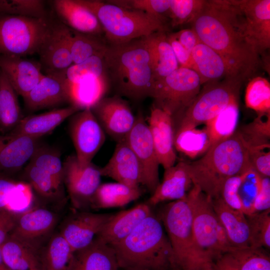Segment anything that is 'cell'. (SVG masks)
Masks as SVG:
<instances>
[{"mask_svg": "<svg viewBox=\"0 0 270 270\" xmlns=\"http://www.w3.org/2000/svg\"><path fill=\"white\" fill-rule=\"evenodd\" d=\"M200 42L218 52L234 78H252L260 54L248 34L244 16L233 0H208L191 23Z\"/></svg>", "mask_w": 270, "mask_h": 270, "instance_id": "cell-1", "label": "cell"}, {"mask_svg": "<svg viewBox=\"0 0 270 270\" xmlns=\"http://www.w3.org/2000/svg\"><path fill=\"white\" fill-rule=\"evenodd\" d=\"M104 58L106 74L117 95L136 101L152 96L155 76L148 36L108 44Z\"/></svg>", "mask_w": 270, "mask_h": 270, "instance_id": "cell-2", "label": "cell"}, {"mask_svg": "<svg viewBox=\"0 0 270 270\" xmlns=\"http://www.w3.org/2000/svg\"><path fill=\"white\" fill-rule=\"evenodd\" d=\"M110 246L120 268L174 270L172 247L153 212L128 236Z\"/></svg>", "mask_w": 270, "mask_h": 270, "instance_id": "cell-3", "label": "cell"}, {"mask_svg": "<svg viewBox=\"0 0 270 270\" xmlns=\"http://www.w3.org/2000/svg\"><path fill=\"white\" fill-rule=\"evenodd\" d=\"M250 166L249 146L240 131L212 145L200 159L188 163L194 185L212 200L220 197L228 179L242 173Z\"/></svg>", "mask_w": 270, "mask_h": 270, "instance_id": "cell-4", "label": "cell"}, {"mask_svg": "<svg viewBox=\"0 0 270 270\" xmlns=\"http://www.w3.org/2000/svg\"><path fill=\"white\" fill-rule=\"evenodd\" d=\"M98 18L108 44H117L166 30V22L140 10L98 0H80Z\"/></svg>", "mask_w": 270, "mask_h": 270, "instance_id": "cell-5", "label": "cell"}, {"mask_svg": "<svg viewBox=\"0 0 270 270\" xmlns=\"http://www.w3.org/2000/svg\"><path fill=\"white\" fill-rule=\"evenodd\" d=\"M198 188L194 185L185 198L165 204L158 216L172 247L174 270H188L206 262L198 252L193 234V204Z\"/></svg>", "mask_w": 270, "mask_h": 270, "instance_id": "cell-6", "label": "cell"}, {"mask_svg": "<svg viewBox=\"0 0 270 270\" xmlns=\"http://www.w3.org/2000/svg\"><path fill=\"white\" fill-rule=\"evenodd\" d=\"M52 23L47 18L0 14V55L38 54Z\"/></svg>", "mask_w": 270, "mask_h": 270, "instance_id": "cell-7", "label": "cell"}, {"mask_svg": "<svg viewBox=\"0 0 270 270\" xmlns=\"http://www.w3.org/2000/svg\"><path fill=\"white\" fill-rule=\"evenodd\" d=\"M242 84L236 79L228 78L204 84L193 102L177 120L174 131L205 124L230 104L238 100Z\"/></svg>", "mask_w": 270, "mask_h": 270, "instance_id": "cell-8", "label": "cell"}, {"mask_svg": "<svg viewBox=\"0 0 270 270\" xmlns=\"http://www.w3.org/2000/svg\"><path fill=\"white\" fill-rule=\"evenodd\" d=\"M200 79L194 70L178 68L164 78L155 82L151 98L154 105L177 120L200 90Z\"/></svg>", "mask_w": 270, "mask_h": 270, "instance_id": "cell-9", "label": "cell"}, {"mask_svg": "<svg viewBox=\"0 0 270 270\" xmlns=\"http://www.w3.org/2000/svg\"><path fill=\"white\" fill-rule=\"evenodd\" d=\"M100 168L92 162L80 166L76 156H68L64 162V184L74 210L90 208L94 196L101 184Z\"/></svg>", "mask_w": 270, "mask_h": 270, "instance_id": "cell-10", "label": "cell"}, {"mask_svg": "<svg viewBox=\"0 0 270 270\" xmlns=\"http://www.w3.org/2000/svg\"><path fill=\"white\" fill-rule=\"evenodd\" d=\"M217 222L212 199L198 187L193 204V234L198 252L206 262L221 256L216 243Z\"/></svg>", "mask_w": 270, "mask_h": 270, "instance_id": "cell-11", "label": "cell"}, {"mask_svg": "<svg viewBox=\"0 0 270 270\" xmlns=\"http://www.w3.org/2000/svg\"><path fill=\"white\" fill-rule=\"evenodd\" d=\"M70 134L78 164L92 162L106 140L105 132L90 108L80 110L72 116Z\"/></svg>", "mask_w": 270, "mask_h": 270, "instance_id": "cell-12", "label": "cell"}, {"mask_svg": "<svg viewBox=\"0 0 270 270\" xmlns=\"http://www.w3.org/2000/svg\"><path fill=\"white\" fill-rule=\"evenodd\" d=\"M126 140L140 164L142 185L152 194L160 184V164L147 122L142 113L136 116L135 124Z\"/></svg>", "mask_w": 270, "mask_h": 270, "instance_id": "cell-13", "label": "cell"}, {"mask_svg": "<svg viewBox=\"0 0 270 270\" xmlns=\"http://www.w3.org/2000/svg\"><path fill=\"white\" fill-rule=\"evenodd\" d=\"M58 221V214L46 208L19 212L10 236L42 250L46 240L53 234Z\"/></svg>", "mask_w": 270, "mask_h": 270, "instance_id": "cell-14", "label": "cell"}, {"mask_svg": "<svg viewBox=\"0 0 270 270\" xmlns=\"http://www.w3.org/2000/svg\"><path fill=\"white\" fill-rule=\"evenodd\" d=\"M90 109L104 132L117 142L126 139L136 122L128 104L117 94L104 96Z\"/></svg>", "mask_w": 270, "mask_h": 270, "instance_id": "cell-15", "label": "cell"}, {"mask_svg": "<svg viewBox=\"0 0 270 270\" xmlns=\"http://www.w3.org/2000/svg\"><path fill=\"white\" fill-rule=\"evenodd\" d=\"M71 30L63 22L52 23L38 54L46 74H64L73 64L70 51Z\"/></svg>", "mask_w": 270, "mask_h": 270, "instance_id": "cell-16", "label": "cell"}, {"mask_svg": "<svg viewBox=\"0 0 270 270\" xmlns=\"http://www.w3.org/2000/svg\"><path fill=\"white\" fill-rule=\"evenodd\" d=\"M113 215L74 210L64 220L59 232L74 252L90 244Z\"/></svg>", "mask_w": 270, "mask_h": 270, "instance_id": "cell-17", "label": "cell"}, {"mask_svg": "<svg viewBox=\"0 0 270 270\" xmlns=\"http://www.w3.org/2000/svg\"><path fill=\"white\" fill-rule=\"evenodd\" d=\"M147 124L160 164L164 169L173 166L176 154L174 145V122L172 115L154 105Z\"/></svg>", "mask_w": 270, "mask_h": 270, "instance_id": "cell-18", "label": "cell"}, {"mask_svg": "<svg viewBox=\"0 0 270 270\" xmlns=\"http://www.w3.org/2000/svg\"><path fill=\"white\" fill-rule=\"evenodd\" d=\"M38 139L10 132L0 134V174L13 177L20 170L38 147Z\"/></svg>", "mask_w": 270, "mask_h": 270, "instance_id": "cell-19", "label": "cell"}, {"mask_svg": "<svg viewBox=\"0 0 270 270\" xmlns=\"http://www.w3.org/2000/svg\"><path fill=\"white\" fill-rule=\"evenodd\" d=\"M233 1L243 14L248 34L260 54L270 46V0Z\"/></svg>", "mask_w": 270, "mask_h": 270, "instance_id": "cell-20", "label": "cell"}, {"mask_svg": "<svg viewBox=\"0 0 270 270\" xmlns=\"http://www.w3.org/2000/svg\"><path fill=\"white\" fill-rule=\"evenodd\" d=\"M100 170L102 176L110 178L130 187L139 188L142 185L140 164L126 139L117 142L112 157Z\"/></svg>", "mask_w": 270, "mask_h": 270, "instance_id": "cell-21", "label": "cell"}, {"mask_svg": "<svg viewBox=\"0 0 270 270\" xmlns=\"http://www.w3.org/2000/svg\"><path fill=\"white\" fill-rule=\"evenodd\" d=\"M0 70L23 98L44 75L39 62L17 56L0 55Z\"/></svg>", "mask_w": 270, "mask_h": 270, "instance_id": "cell-22", "label": "cell"}, {"mask_svg": "<svg viewBox=\"0 0 270 270\" xmlns=\"http://www.w3.org/2000/svg\"><path fill=\"white\" fill-rule=\"evenodd\" d=\"M164 170L162 182L146 202L151 206L168 200L183 199L194 186L188 162L180 161Z\"/></svg>", "mask_w": 270, "mask_h": 270, "instance_id": "cell-23", "label": "cell"}, {"mask_svg": "<svg viewBox=\"0 0 270 270\" xmlns=\"http://www.w3.org/2000/svg\"><path fill=\"white\" fill-rule=\"evenodd\" d=\"M23 98L26 107L30 111L50 108L68 102L64 74H44Z\"/></svg>", "mask_w": 270, "mask_h": 270, "instance_id": "cell-24", "label": "cell"}, {"mask_svg": "<svg viewBox=\"0 0 270 270\" xmlns=\"http://www.w3.org/2000/svg\"><path fill=\"white\" fill-rule=\"evenodd\" d=\"M52 3L57 14L71 30L101 36L104 35L96 16L80 0H54Z\"/></svg>", "mask_w": 270, "mask_h": 270, "instance_id": "cell-25", "label": "cell"}, {"mask_svg": "<svg viewBox=\"0 0 270 270\" xmlns=\"http://www.w3.org/2000/svg\"><path fill=\"white\" fill-rule=\"evenodd\" d=\"M113 248L98 237L74 252L68 270H119Z\"/></svg>", "mask_w": 270, "mask_h": 270, "instance_id": "cell-26", "label": "cell"}, {"mask_svg": "<svg viewBox=\"0 0 270 270\" xmlns=\"http://www.w3.org/2000/svg\"><path fill=\"white\" fill-rule=\"evenodd\" d=\"M152 212L150 206L142 203L114 214L96 237L110 246L114 245L128 236Z\"/></svg>", "mask_w": 270, "mask_h": 270, "instance_id": "cell-27", "label": "cell"}, {"mask_svg": "<svg viewBox=\"0 0 270 270\" xmlns=\"http://www.w3.org/2000/svg\"><path fill=\"white\" fill-rule=\"evenodd\" d=\"M80 110L70 105L40 114L28 116L23 118L10 132L40 138L50 133L65 120Z\"/></svg>", "mask_w": 270, "mask_h": 270, "instance_id": "cell-28", "label": "cell"}, {"mask_svg": "<svg viewBox=\"0 0 270 270\" xmlns=\"http://www.w3.org/2000/svg\"><path fill=\"white\" fill-rule=\"evenodd\" d=\"M214 210L236 248H250L249 226L246 216L228 206L219 197L212 200Z\"/></svg>", "mask_w": 270, "mask_h": 270, "instance_id": "cell-29", "label": "cell"}, {"mask_svg": "<svg viewBox=\"0 0 270 270\" xmlns=\"http://www.w3.org/2000/svg\"><path fill=\"white\" fill-rule=\"evenodd\" d=\"M191 54L202 85L224 78L236 79L223 58L202 42L194 47Z\"/></svg>", "mask_w": 270, "mask_h": 270, "instance_id": "cell-30", "label": "cell"}, {"mask_svg": "<svg viewBox=\"0 0 270 270\" xmlns=\"http://www.w3.org/2000/svg\"><path fill=\"white\" fill-rule=\"evenodd\" d=\"M66 83L68 102L80 110L90 108L106 96L110 86L106 75Z\"/></svg>", "mask_w": 270, "mask_h": 270, "instance_id": "cell-31", "label": "cell"}, {"mask_svg": "<svg viewBox=\"0 0 270 270\" xmlns=\"http://www.w3.org/2000/svg\"><path fill=\"white\" fill-rule=\"evenodd\" d=\"M0 248L4 260L10 270H40L42 250L10 236Z\"/></svg>", "mask_w": 270, "mask_h": 270, "instance_id": "cell-32", "label": "cell"}, {"mask_svg": "<svg viewBox=\"0 0 270 270\" xmlns=\"http://www.w3.org/2000/svg\"><path fill=\"white\" fill-rule=\"evenodd\" d=\"M142 190L116 182L102 184L96 190L90 208L100 210L124 206L137 200Z\"/></svg>", "mask_w": 270, "mask_h": 270, "instance_id": "cell-33", "label": "cell"}, {"mask_svg": "<svg viewBox=\"0 0 270 270\" xmlns=\"http://www.w3.org/2000/svg\"><path fill=\"white\" fill-rule=\"evenodd\" d=\"M73 252L60 232L53 234L41 250L40 270H68Z\"/></svg>", "mask_w": 270, "mask_h": 270, "instance_id": "cell-34", "label": "cell"}, {"mask_svg": "<svg viewBox=\"0 0 270 270\" xmlns=\"http://www.w3.org/2000/svg\"><path fill=\"white\" fill-rule=\"evenodd\" d=\"M152 48L155 82L162 79L179 68L165 30L148 36Z\"/></svg>", "mask_w": 270, "mask_h": 270, "instance_id": "cell-35", "label": "cell"}, {"mask_svg": "<svg viewBox=\"0 0 270 270\" xmlns=\"http://www.w3.org/2000/svg\"><path fill=\"white\" fill-rule=\"evenodd\" d=\"M23 174L26 182L45 200L59 202L64 198V186L30 162L24 168Z\"/></svg>", "mask_w": 270, "mask_h": 270, "instance_id": "cell-36", "label": "cell"}, {"mask_svg": "<svg viewBox=\"0 0 270 270\" xmlns=\"http://www.w3.org/2000/svg\"><path fill=\"white\" fill-rule=\"evenodd\" d=\"M17 94L0 70V128L4 132L12 131L23 118Z\"/></svg>", "mask_w": 270, "mask_h": 270, "instance_id": "cell-37", "label": "cell"}, {"mask_svg": "<svg viewBox=\"0 0 270 270\" xmlns=\"http://www.w3.org/2000/svg\"><path fill=\"white\" fill-rule=\"evenodd\" d=\"M176 150L191 158L203 156L210 147L206 128H194L174 131Z\"/></svg>", "mask_w": 270, "mask_h": 270, "instance_id": "cell-38", "label": "cell"}, {"mask_svg": "<svg viewBox=\"0 0 270 270\" xmlns=\"http://www.w3.org/2000/svg\"><path fill=\"white\" fill-rule=\"evenodd\" d=\"M239 114L238 100L235 101L205 124L210 147L228 138L236 132Z\"/></svg>", "mask_w": 270, "mask_h": 270, "instance_id": "cell-39", "label": "cell"}, {"mask_svg": "<svg viewBox=\"0 0 270 270\" xmlns=\"http://www.w3.org/2000/svg\"><path fill=\"white\" fill-rule=\"evenodd\" d=\"M71 31L70 51L73 64L94 56L104 55L108 44L101 36Z\"/></svg>", "mask_w": 270, "mask_h": 270, "instance_id": "cell-40", "label": "cell"}, {"mask_svg": "<svg viewBox=\"0 0 270 270\" xmlns=\"http://www.w3.org/2000/svg\"><path fill=\"white\" fill-rule=\"evenodd\" d=\"M246 106L258 114L270 113V84L262 76L251 78L246 90Z\"/></svg>", "mask_w": 270, "mask_h": 270, "instance_id": "cell-41", "label": "cell"}, {"mask_svg": "<svg viewBox=\"0 0 270 270\" xmlns=\"http://www.w3.org/2000/svg\"><path fill=\"white\" fill-rule=\"evenodd\" d=\"M238 270H270V257L262 248H235L228 253Z\"/></svg>", "mask_w": 270, "mask_h": 270, "instance_id": "cell-42", "label": "cell"}, {"mask_svg": "<svg viewBox=\"0 0 270 270\" xmlns=\"http://www.w3.org/2000/svg\"><path fill=\"white\" fill-rule=\"evenodd\" d=\"M249 226L250 247L270 248V209L246 216Z\"/></svg>", "mask_w": 270, "mask_h": 270, "instance_id": "cell-43", "label": "cell"}, {"mask_svg": "<svg viewBox=\"0 0 270 270\" xmlns=\"http://www.w3.org/2000/svg\"><path fill=\"white\" fill-rule=\"evenodd\" d=\"M104 55L94 56L76 64H72L65 72L68 83H75L90 78L106 74Z\"/></svg>", "mask_w": 270, "mask_h": 270, "instance_id": "cell-44", "label": "cell"}, {"mask_svg": "<svg viewBox=\"0 0 270 270\" xmlns=\"http://www.w3.org/2000/svg\"><path fill=\"white\" fill-rule=\"evenodd\" d=\"M240 132L249 148L270 146V113L258 114Z\"/></svg>", "mask_w": 270, "mask_h": 270, "instance_id": "cell-45", "label": "cell"}, {"mask_svg": "<svg viewBox=\"0 0 270 270\" xmlns=\"http://www.w3.org/2000/svg\"><path fill=\"white\" fill-rule=\"evenodd\" d=\"M261 179L262 176L251 166L241 174L238 194L246 216L253 213V205L260 187Z\"/></svg>", "mask_w": 270, "mask_h": 270, "instance_id": "cell-46", "label": "cell"}, {"mask_svg": "<svg viewBox=\"0 0 270 270\" xmlns=\"http://www.w3.org/2000/svg\"><path fill=\"white\" fill-rule=\"evenodd\" d=\"M1 14L46 18L44 2L41 0H0Z\"/></svg>", "mask_w": 270, "mask_h": 270, "instance_id": "cell-47", "label": "cell"}, {"mask_svg": "<svg viewBox=\"0 0 270 270\" xmlns=\"http://www.w3.org/2000/svg\"><path fill=\"white\" fill-rule=\"evenodd\" d=\"M30 162L45 171L59 184L64 186L63 164L57 152L48 148L38 146Z\"/></svg>", "mask_w": 270, "mask_h": 270, "instance_id": "cell-48", "label": "cell"}, {"mask_svg": "<svg viewBox=\"0 0 270 270\" xmlns=\"http://www.w3.org/2000/svg\"><path fill=\"white\" fill-rule=\"evenodd\" d=\"M204 2V0H170L168 18L172 26L191 24Z\"/></svg>", "mask_w": 270, "mask_h": 270, "instance_id": "cell-49", "label": "cell"}, {"mask_svg": "<svg viewBox=\"0 0 270 270\" xmlns=\"http://www.w3.org/2000/svg\"><path fill=\"white\" fill-rule=\"evenodd\" d=\"M107 2L126 8L143 12L166 22L168 18L170 0H114Z\"/></svg>", "mask_w": 270, "mask_h": 270, "instance_id": "cell-50", "label": "cell"}, {"mask_svg": "<svg viewBox=\"0 0 270 270\" xmlns=\"http://www.w3.org/2000/svg\"><path fill=\"white\" fill-rule=\"evenodd\" d=\"M13 177L0 174V210L10 208L24 184Z\"/></svg>", "mask_w": 270, "mask_h": 270, "instance_id": "cell-51", "label": "cell"}, {"mask_svg": "<svg viewBox=\"0 0 270 270\" xmlns=\"http://www.w3.org/2000/svg\"><path fill=\"white\" fill-rule=\"evenodd\" d=\"M249 161L252 168L261 176L270 178V146L249 148Z\"/></svg>", "mask_w": 270, "mask_h": 270, "instance_id": "cell-52", "label": "cell"}, {"mask_svg": "<svg viewBox=\"0 0 270 270\" xmlns=\"http://www.w3.org/2000/svg\"><path fill=\"white\" fill-rule=\"evenodd\" d=\"M240 180L241 174L228 179L222 186L220 197L230 208L243 212L242 206L238 194Z\"/></svg>", "mask_w": 270, "mask_h": 270, "instance_id": "cell-53", "label": "cell"}, {"mask_svg": "<svg viewBox=\"0 0 270 270\" xmlns=\"http://www.w3.org/2000/svg\"><path fill=\"white\" fill-rule=\"evenodd\" d=\"M167 38L173 50L178 66L196 72V67L191 53L177 40L172 33L167 34Z\"/></svg>", "mask_w": 270, "mask_h": 270, "instance_id": "cell-54", "label": "cell"}, {"mask_svg": "<svg viewBox=\"0 0 270 270\" xmlns=\"http://www.w3.org/2000/svg\"><path fill=\"white\" fill-rule=\"evenodd\" d=\"M270 209V179L262 177L260 190L254 200L253 213L259 212Z\"/></svg>", "mask_w": 270, "mask_h": 270, "instance_id": "cell-55", "label": "cell"}, {"mask_svg": "<svg viewBox=\"0 0 270 270\" xmlns=\"http://www.w3.org/2000/svg\"><path fill=\"white\" fill-rule=\"evenodd\" d=\"M18 212L8 209L0 210V246L9 237Z\"/></svg>", "mask_w": 270, "mask_h": 270, "instance_id": "cell-56", "label": "cell"}, {"mask_svg": "<svg viewBox=\"0 0 270 270\" xmlns=\"http://www.w3.org/2000/svg\"><path fill=\"white\" fill-rule=\"evenodd\" d=\"M177 40L190 52L200 42L195 31L192 28H186L172 33Z\"/></svg>", "mask_w": 270, "mask_h": 270, "instance_id": "cell-57", "label": "cell"}, {"mask_svg": "<svg viewBox=\"0 0 270 270\" xmlns=\"http://www.w3.org/2000/svg\"><path fill=\"white\" fill-rule=\"evenodd\" d=\"M216 236L217 246L220 255L229 253L236 248L232 244L225 228L218 218Z\"/></svg>", "mask_w": 270, "mask_h": 270, "instance_id": "cell-58", "label": "cell"}, {"mask_svg": "<svg viewBox=\"0 0 270 270\" xmlns=\"http://www.w3.org/2000/svg\"><path fill=\"white\" fill-rule=\"evenodd\" d=\"M210 263L213 270H238L232 260L227 254L216 258Z\"/></svg>", "mask_w": 270, "mask_h": 270, "instance_id": "cell-59", "label": "cell"}, {"mask_svg": "<svg viewBox=\"0 0 270 270\" xmlns=\"http://www.w3.org/2000/svg\"><path fill=\"white\" fill-rule=\"evenodd\" d=\"M188 270H213L211 263L209 262H204L195 265Z\"/></svg>", "mask_w": 270, "mask_h": 270, "instance_id": "cell-60", "label": "cell"}, {"mask_svg": "<svg viewBox=\"0 0 270 270\" xmlns=\"http://www.w3.org/2000/svg\"><path fill=\"white\" fill-rule=\"evenodd\" d=\"M0 270H10V268L7 266L6 265V264H5L4 260L0 246Z\"/></svg>", "mask_w": 270, "mask_h": 270, "instance_id": "cell-61", "label": "cell"}, {"mask_svg": "<svg viewBox=\"0 0 270 270\" xmlns=\"http://www.w3.org/2000/svg\"><path fill=\"white\" fill-rule=\"evenodd\" d=\"M119 270H150L146 269H139V268H120Z\"/></svg>", "mask_w": 270, "mask_h": 270, "instance_id": "cell-62", "label": "cell"}, {"mask_svg": "<svg viewBox=\"0 0 270 270\" xmlns=\"http://www.w3.org/2000/svg\"></svg>", "mask_w": 270, "mask_h": 270, "instance_id": "cell-63", "label": "cell"}]
</instances>
